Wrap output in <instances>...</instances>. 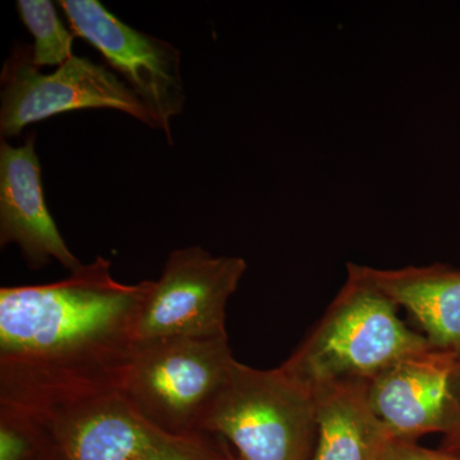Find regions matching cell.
I'll list each match as a JSON object with an SVG mask.
<instances>
[{
    "mask_svg": "<svg viewBox=\"0 0 460 460\" xmlns=\"http://www.w3.org/2000/svg\"><path fill=\"white\" fill-rule=\"evenodd\" d=\"M45 443H53L49 429L29 417L0 410V460H31Z\"/></svg>",
    "mask_w": 460,
    "mask_h": 460,
    "instance_id": "obj_14",
    "label": "cell"
},
{
    "mask_svg": "<svg viewBox=\"0 0 460 460\" xmlns=\"http://www.w3.org/2000/svg\"><path fill=\"white\" fill-rule=\"evenodd\" d=\"M0 132L20 135L26 126L84 109H114L156 128L155 120L128 84L104 66L72 57L49 75L33 65L32 45L18 44L2 72Z\"/></svg>",
    "mask_w": 460,
    "mask_h": 460,
    "instance_id": "obj_5",
    "label": "cell"
},
{
    "mask_svg": "<svg viewBox=\"0 0 460 460\" xmlns=\"http://www.w3.org/2000/svg\"><path fill=\"white\" fill-rule=\"evenodd\" d=\"M35 141L31 133L20 147L0 142V244H17L33 270L56 260L75 272L84 263L66 246L45 202Z\"/></svg>",
    "mask_w": 460,
    "mask_h": 460,
    "instance_id": "obj_10",
    "label": "cell"
},
{
    "mask_svg": "<svg viewBox=\"0 0 460 460\" xmlns=\"http://www.w3.org/2000/svg\"><path fill=\"white\" fill-rule=\"evenodd\" d=\"M17 11L33 36L32 62L41 66H60L72 57L75 33L69 32L49 0H18Z\"/></svg>",
    "mask_w": 460,
    "mask_h": 460,
    "instance_id": "obj_13",
    "label": "cell"
},
{
    "mask_svg": "<svg viewBox=\"0 0 460 460\" xmlns=\"http://www.w3.org/2000/svg\"><path fill=\"white\" fill-rule=\"evenodd\" d=\"M48 429L62 460H235L206 434L157 428L119 393L65 411Z\"/></svg>",
    "mask_w": 460,
    "mask_h": 460,
    "instance_id": "obj_6",
    "label": "cell"
},
{
    "mask_svg": "<svg viewBox=\"0 0 460 460\" xmlns=\"http://www.w3.org/2000/svg\"><path fill=\"white\" fill-rule=\"evenodd\" d=\"M72 31L124 78L172 144L171 120L183 111L181 53L168 41L126 25L98 0H62Z\"/></svg>",
    "mask_w": 460,
    "mask_h": 460,
    "instance_id": "obj_8",
    "label": "cell"
},
{
    "mask_svg": "<svg viewBox=\"0 0 460 460\" xmlns=\"http://www.w3.org/2000/svg\"><path fill=\"white\" fill-rule=\"evenodd\" d=\"M354 266L416 319L432 348L460 353V270L440 263L395 270Z\"/></svg>",
    "mask_w": 460,
    "mask_h": 460,
    "instance_id": "obj_11",
    "label": "cell"
},
{
    "mask_svg": "<svg viewBox=\"0 0 460 460\" xmlns=\"http://www.w3.org/2000/svg\"><path fill=\"white\" fill-rule=\"evenodd\" d=\"M317 440L311 460H381L392 438L372 411L367 383L314 387Z\"/></svg>",
    "mask_w": 460,
    "mask_h": 460,
    "instance_id": "obj_12",
    "label": "cell"
},
{
    "mask_svg": "<svg viewBox=\"0 0 460 460\" xmlns=\"http://www.w3.org/2000/svg\"><path fill=\"white\" fill-rule=\"evenodd\" d=\"M381 460H460L456 450H434L420 447L417 441L393 440Z\"/></svg>",
    "mask_w": 460,
    "mask_h": 460,
    "instance_id": "obj_15",
    "label": "cell"
},
{
    "mask_svg": "<svg viewBox=\"0 0 460 460\" xmlns=\"http://www.w3.org/2000/svg\"><path fill=\"white\" fill-rule=\"evenodd\" d=\"M201 431L220 436L242 460H311L317 440L314 390L283 368L235 362Z\"/></svg>",
    "mask_w": 460,
    "mask_h": 460,
    "instance_id": "obj_3",
    "label": "cell"
},
{
    "mask_svg": "<svg viewBox=\"0 0 460 460\" xmlns=\"http://www.w3.org/2000/svg\"><path fill=\"white\" fill-rule=\"evenodd\" d=\"M456 386H458V401H459V411H458V419H456V426H454L453 431L447 435L449 438L450 443L453 445L452 450L458 449V453H460V366L458 372V383H456Z\"/></svg>",
    "mask_w": 460,
    "mask_h": 460,
    "instance_id": "obj_16",
    "label": "cell"
},
{
    "mask_svg": "<svg viewBox=\"0 0 460 460\" xmlns=\"http://www.w3.org/2000/svg\"><path fill=\"white\" fill-rule=\"evenodd\" d=\"M246 269L241 257L213 256L199 246L172 251L142 311L137 343L228 337L226 305Z\"/></svg>",
    "mask_w": 460,
    "mask_h": 460,
    "instance_id": "obj_7",
    "label": "cell"
},
{
    "mask_svg": "<svg viewBox=\"0 0 460 460\" xmlns=\"http://www.w3.org/2000/svg\"><path fill=\"white\" fill-rule=\"evenodd\" d=\"M58 458H59V456H58L57 449H56V453H54L53 458H51L50 460H58Z\"/></svg>",
    "mask_w": 460,
    "mask_h": 460,
    "instance_id": "obj_17",
    "label": "cell"
},
{
    "mask_svg": "<svg viewBox=\"0 0 460 460\" xmlns=\"http://www.w3.org/2000/svg\"><path fill=\"white\" fill-rule=\"evenodd\" d=\"M237 359L228 337L138 341L120 394L172 434H204L202 423Z\"/></svg>",
    "mask_w": 460,
    "mask_h": 460,
    "instance_id": "obj_4",
    "label": "cell"
},
{
    "mask_svg": "<svg viewBox=\"0 0 460 460\" xmlns=\"http://www.w3.org/2000/svg\"><path fill=\"white\" fill-rule=\"evenodd\" d=\"M460 353L411 354L367 383L368 401L392 440L449 435L458 419Z\"/></svg>",
    "mask_w": 460,
    "mask_h": 460,
    "instance_id": "obj_9",
    "label": "cell"
},
{
    "mask_svg": "<svg viewBox=\"0 0 460 460\" xmlns=\"http://www.w3.org/2000/svg\"><path fill=\"white\" fill-rule=\"evenodd\" d=\"M155 280L124 284L98 256L66 279L0 289V410L44 428L122 392Z\"/></svg>",
    "mask_w": 460,
    "mask_h": 460,
    "instance_id": "obj_1",
    "label": "cell"
},
{
    "mask_svg": "<svg viewBox=\"0 0 460 460\" xmlns=\"http://www.w3.org/2000/svg\"><path fill=\"white\" fill-rule=\"evenodd\" d=\"M334 301L280 367L305 385L370 383L411 354L432 349L398 316L399 305L348 263ZM435 349V348H434Z\"/></svg>",
    "mask_w": 460,
    "mask_h": 460,
    "instance_id": "obj_2",
    "label": "cell"
}]
</instances>
